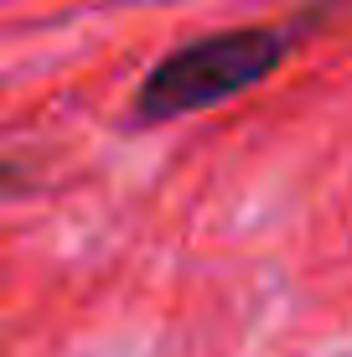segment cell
<instances>
[{
    "mask_svg": "<svg viewBox=\"0 0 352 357\" xmlns=\"http://www.w3.org/2000/svg\"><path fill=\"white\" fill-rule=\"evenodd\" d=\"M290 36L280 26H234L217 36H197V42L176 47L171 57L151 68V78L135 93V119L140 125H161V119H181L213 109L223 98L264 83L285 63Z\"/></svg>",
    "mask_w": 352,
    "mask_h": 357,
    "instance_id": "obj_1",
    "label": "cell"
}]
</instances>
